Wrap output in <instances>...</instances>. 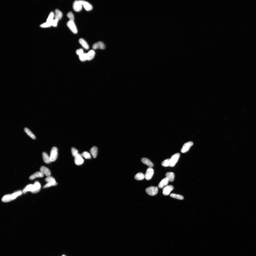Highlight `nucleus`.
<instances>
[{
    "label": "nucleus",
    "instance_id": "10",
    "mask_svg": "<svg viewBox=\"0 0 256 256\" xmlns=\"http://www.w3.org/2000/svg\"><path fill=\"white\" fill-rule=\"evenodd\" d=\"M129 64H130V56H124L116 54V55L103 60L100 63V66L104 69L114 70L123 68Z\"/></svg>",
    "mask_w": 256,
    "mask_h": 256
},
{
    "label": "nucleus",
    "instance_id": "12",
    "mask_svg": "<svg viewBox=\"0 0 256 256\" xmlns=\"http://www.w3.org/2000/svg\"><path fill=\"white\" fill-rule=\"evenodd\" d=\"M210 132L209 126L206 122H199L192 124L190 127V133L192 136L198 140L206 136Z\"/></svg>",
    "mask_w": 256,
    "mask_h": 256
},
{
    "label": "nucleus",
    "instance_id": "8",
    "mask_svg": "<svg viewBox=\"0 0 256 256\" xmlns=\"http://www.w3.org/2000/svg\"><path fill=\"white\" fill-rule=\"evenodd\" d=\"M136 42V36L132 30H128L122 38L116 50L117 55L129 56L132 52L134 44Z\"/></svg>",
    "mask_w": 256,
    "mask_h": 256
},
{
    "label": "nucleus",
    "instance_id": "6",
    "mask_svg": "<svg viewBox=\"0 0 256 256\" xmlns=\"http://www.w3.org/2000/svg\"><path fill=\"white\" fill-rule=\"evenodd\" d=\"M218 139L219 151L225 152L232 148L238 140V132L236 128L228 124L224 126L218 133H217Z\"/></svg>",
    "mask_w": 256,
    "mask_h": 256
},
{
    "label": "nucleus",
    "instance_id": "13",
    "mask_svg": "<svg viewBox=\"0 0 256 256\" xmlns=\"http://www.w3.org/2000/svg\"><path fill=\"white\" fill-rule=\"evenodd\" d=\"M146 50L138 47L132 50L130 55V64L136 67H139L142 65L144 56Z\"/></svg>",
    "mask_w": 256,
    "mask_h": 256
},
{
    "label": "nucleus",
    "instance_id": "1",
    "mask_svg": "<svg viewBox=\"0 0 256 256\" xmlns=\"http://www.w3.org/2000/svg\"><path fill=\"white\" fill-rule=\"evenodd\" d=\"M206 14L201 2H190L184 6L182 19L188 28L198 30L204 25Z\"/></svg>",
    "mask_w": 256,
    "mask_h": 256
},
{
    "label": "nucleus",
    "instance_id": "4",
    "mask_svg": "<svg viewBox=\"0 0 256 256\" xmlns=\"http://www.w3.org/2000/svg\"><path fill=\"white\" fill-rule=\"evenodd\" d=\"M197 104L204 114L212 123L220 124L222 121V115L219 108L209 98L202 96L198 99Z\"/></svg>",
    "mask_w": 256,
    "mask_h": 256
},
{
    "label": "nucleus",
    "instance_id": "5",
    "mask_svg": "<svg viewBox=\"0 0 256 256\" xmlns=\"http://www.w3.org/2000/svg\"><path fill=\"white\" fill-rule=\"evenodd\" d=\"M156 38V32L148 24L144 23L139 24L136 36L138 47L147 50L155 44Z\"/></svg>",
    "mask_w": 256,
    "mask_h": 256
},
{
    "label": "nucleus",
    "instance_id": "3",
    "mask_svg": "<svg viewBox=\"0 0 256 256\" xmlns=\"http://www.w3.org/2000/svg\"><path fill=\"white\" fill-rule=\"evenodd\" d=\"M201 2L206 14L216 27H225L231 23V15L222 6L210 2L201 1Z\"/></svg>",
    "mask_w": 256,
    "mask_h": 256
},
{
    "label": "nucleus",
    "instance_id": "2",
    "mask_svg": "<svg viewBox=\"0 0 256 256\" xmlns=\"http://www.w3.org/2000/svg\"><path fill=\"white\" fill-rule=\"evenodd\" d=\"M167 62L172 71L185 84L193 82L194 74L184 54L174 51L170 54Z\"/></svg>",
    "mask_w": 256,
    "mask_h": 256
},
{
    "label": "nucleus",
    "instance_id": "7",
    "mask_svg": "<svg viewBox=\"0 0 256 256\" xmlns=\"http://www.w3.org/2000/svg\"><path fill=\"white\" fill-rule=\"evenodd\" d=\"M231 120L236 124L246 121L256 124V105L247 104L236 108L231 115Z\"/></svg>",
    "mask_w": 256,
    "mask_h": 256
},
{
    "label": "nucleus",
    "instance_id": "9",
    "mask_svg": "<svg viewBox=\"0 0 256 256\" xmlns=\"http://www.w3.org/2000/svg\"><path fill=\"white\" fill-rule=\"evenodd\" d=\"M198 142L200 151L204 153L210 154L219 150L218 139L216 133L210 132Z\"/></svg>",
    "mask_w": 256,
    "mask_h": 256
},
{
    "label": "nucleus",
    "instance_id": "11",
    "mask_svg": "<svg viewBox=\"0 0 256 256\" xmlns=\"http://www.w3.org/2000/svg\"><path fill=\"white\" fill-rule=\"evenodd\" d=\"M168 40L174 47L175 52L184 54L186 41L183 34L178 30H172L168 35Z\"/></svg>",
    "mask_w": 256,
    "mask_h": 256
}]
</instances>
